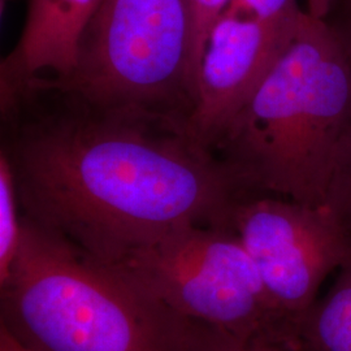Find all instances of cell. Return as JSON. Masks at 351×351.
Listing matches in <instances>:
<instances>
[{
  "mask_svg": "<svg viewBox=\"0 0 351 351\" xmlns=\"http://www.w3.org/2000/svg\"><path fill=\"white\" fill-rule=\"evenodd\" d=\"M1 330L30 351H233L237 339L23 216Z\"/></svg>",
  "mask_w": 351,
  "mask_h": 351,
  "instance_id": "obj_2",
  "label": "cell"
},
{
  "mask_svg": "<svg viewBox=\"0 0 351 351\" xmlns=\"http://www.w3.org/2000/svg\"><path fill=\"white\" fill-rule=\"evenodd\" d=\"M7 3V0H0V4H1V12H3V8H4V4Z\"/></svg>",
  "mask_w": 351,
  "mask_h": 351,
  "instance_id": "obj_18",
  "label": "cell"
},
{
  "mask_svg": "<svg viewBox=\"0 0 351 351\" xmlns=\"http://www.w3.org/2000/svg\"><path fill=\"white\" fill-rule=\"evenodd\" d=\"M350 120V64L326 23L303 10L276 63L211 150L242 194L326 207Z\"/></svg>",
  "mask_w": 351,
  "mask_h": 351,
  "instance_id": "obj_3",
  "label": "cell"
},
{
  "mask_svg": "<svg viewBox=\"0 0 351 351\" xmlns=\"http://www.w3.org/2000/svg\"><path fill=\"white\" fill-rule=\"evenodd\" d=\"M37 82L101 108L188 121L194 85L186 0H104L72 72Z\"/></svg>",
  "mask_w": 351,
  "mask_h": 351,
  "instance_id": "obj_4",
  "label": "cell"
},
{
  "mask_svg": "<svg viewBox=\"0 0 351 351\" xmlns=\"http://www.w3.org/2000/svg\"><path fill=\"white\" fill-rule=\"evenodd\" d=\"M300 8L278 21L226 13L213 26L195 78L189 133L203 146L213 142L247 103L285 49Z\"/></svg>",
  "mask_w": 351,
  "mask_h": 351,
  "instance_id": "obj_7",
  "label": "cell"
},
{
  "mask_svg": "<svg viewBox=\"0 0 351 351\" xmlns=\"http://www.w3.org/2000/svg\"><path fill=\"white\" fill-rule=\"evenodd\" d=\"M30 86L55 101L3 106L17 120L3 151L27 220L110 267L182 228L226 226L241 191L185 120Z\"/></svg>",
  "mask_w": 351,
  "mask_h": 351,
  "instance_id": "obj_1",
  "label": "cell"
},
{
  "mask_svg": "<svg viewBox=\"0 0 351 351\" xmlns=\"http://www.w3.org/2000/svg\"><path fill=\"white\" fill-rule=\"evenodd\" d=\"M323 21L351 66V0H332Z\"/></svg>",
  "mask_w": 351,
  "mask_h": 351,
  "instance_id": "obj_15",
  "label": "cell"
},
{
  "mask_svg": "<svg viewBox=\"0 0 351 351\" xmlns=\"http://www.w3.org/2000/svg\"><path fill=\"white\" fill-rule=\"evenodd\" d=\"M233 351H307L298 326H285L269 332L239 339Z\"/></svg>",
  "mask_w": 351,
  "mask_h": 351,
  "instance_id": "obj_13",
  "label": "cell"
},
{
  "mask_svg": "<svg viewBox=\"0 0 351 351\" xmlns=\"http://www.w3.org/2000/svg\"><path fill=\"white\" fill-rule=\"evenodd\" d=\"M103 1L29 0L20 39L1 65V97L69 75L85 27Z\"/></svg>",
  "mask_w": 351,
  "mask_h": 351,
  "instance_id": "obj_8",
  "label": "cell"
},
{
  "mask_svg": "<svg viewBox=\"0 0 351 351\" xmlns=\"http://www.w3.org/2000/svg\"><path fill=\"white\" fill-rule=\"evenodd\" d=\"M0 339H1V342H0V351H30L25 349V348H23L20 343H17V342H16L7 332H4V330H1Z\"/></svg>",
  "mask_w": 351,
  "mask_h": 351,
  "instance_id": "obj_17",
  "label": "cell"
},
{
  "mask_svg": "<svg viewBox=\"0 0 351 351\" xmlns=\"http://www.w3.org/2000/svg\"><path fill=\"white\" fill-rule=\"evenodd\" d=\"M250 255L277 310L300 324L351 243L326 207L267 194H241L226 226Z\"/></svg>",
  "mask_w": 351,
  "mask_h": 351,
  "instance_id": "obj_6",
  "label": "cell"
},
{
  "mask_svg": "<svg viewBox=\"0 0 351 351\" xmlns=\"http://www.w3.org/2000/svg\"><path fill=\"white\" fill-rule=\"evenodd\" d=\"M19 202L12 165L8 155L0 154V285L7 281L16 259L21 232L23 213Z\"/></svg>",
  "mask_w": 351,
  "mask_h": 351,
  "instance_id": "obj_10",
  "label": "cell"
},
{
  "mask_svg": "<svg viewBox=\"0 0 351 351\" xmlns=\"http://www.w3.org/2000/svg\"><path fill=\"white\" fill-rule=\"evenodd\" d=\"M332 0H306V11L315 19L323 20L329 10Z\"/></svg>",
  "mask_w": 351,
  "mask_h": 351,
  "instance_id": "obj_16",
  "label": "cell"
},
{
  "mask_svg": "<svg viewBox=\"0 0 351 351\" xmlns=\"http://www.w3.org/2000/svg\"><path fill=\"white\" fill-rule=\"evenodd\" d=\"M307 351H351V251L326 295L300 323Z\"/></svg>",
  "mask_w": 351,
  "mask_h": 351,
  "instance_id": "obj_9",
  "label": "cell"
},
{
  "mask_svg": "<svg viewBox=\"0 0 351 351\" xmlns=\"http://www.w3.org/2000/svg\"><path fill=\"white\" fill-rule=\"evenodd\" d=\"M300 8L297 0H232L226 11L261 21H278Z\"/></svg>",
  "mask_w": 351,
  "mask_h": 351,
  "instance_id": "obj_14",
  "label": "cell"
},
{
  "mask_svg": "<svg viewBox=\"0 0 351 351\" xmlns=\"http://www.w3.org/2000/svg\"><path fill=\"white\" fill-rule=\"evenodd\" d=\"M113 268L177 313L236 339L300 326L277 310L228 226L182 228Z\"/></svg>",
  "mask_w": 351,
  "mask_h": 351,
  "instance_id": "obj_5",
  "label": "cell"
},
{
  "mask_svg": "<svg viewBox=\"0 0 351 351\" xmlns=\"http://www.w3.org/2000/svg\"><path fill=\"white\" fill-rule=\"evenodd\" d=\"M232 0H186L190 24V68L195 94V78L208 36Z\"/></svg>",
  "mask_w": 351,
  "mask_h": 351,
  "instance_id": "obj_12",
  "label": "cell"
},
{
  "mask_svg": "<svg viewBox=\"0 0 351 351\" xmlns=\"http://www.w3.org/2000/svg\"><path fill=\"white\" fill-rule=\"evenodd\" d=\"M326 207L333 213L351 243V120L333 158Z\"/></svg>",
  "mask_w": 351,
  "mask_h": 351,
  "instance_id": "obj_11",
  "label": "cell"
}]
</instances>
